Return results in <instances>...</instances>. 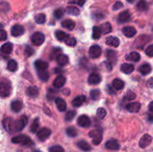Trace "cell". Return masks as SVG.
Listing matches in <instances>:
<instances>
[{
	"instance_id": "cell-1",
	"label": "cell",
	"mask_w": 153,
	"mask_h": 152,
	"mask_svg": "<svg viewBox=\"0 0 153 152\" xmlns=\"http://www.w3.org/2000/svg\"><path fill=\"white\" fill-rule=\"evenodd\" d=\"M12 87L11 83L9 80L2 79L0 80V97L1 98H6L10 95Z\"/></svg>"
},
{
	"instance_id": "cell-2",
	"label": "cell",
	"mask_w": 153,
	"mask_h": 152,
	"mask_svg": "<svg viewBox=\"0 0 153 152\" xmlns=\"http://www.w3.org/2000/svg\"><path fill=\"white\" fill-rule=\"evenodd\" d=\"M12 142L15 144H19L23 146H32L34 145V142L31 140L30 137L26 135H19L17 137H14L11 139Z\"/></svg>"
},
{
	"instance_id": "cell-3",
	"label": "cell",
	"mask_w": 153,
	"mask_h": 152,
	"mask_svg": "<svg viewBox=\"0 0 153 152\" xmlns=\"http://www.w3.org/2000/svg\"><path fill=\"white\" fill-rule=\"evenodd\" d=\"M89 137L92 138L93 143L95 145H98L102 140V131L100 129H95L90 131Z\"/></svg>"
},
{
	"instance_id": "cell-4",
	"label": "cell",
	"mask_w": 153,
	"mask_h": 152,
	"mask_svg": "<svg viewBox=\"0 0 153 152\" xmlns=\"http://www.w3.org/2000/svg\"><path fill=\"white\" fill-rule=\"evenodd\" d=\"M2 126L6 131L13 133L15 131V121L11 118H5L2 121Z\"/></svg>"
},
{
	"instance_id": "cell-5",
	"label": "cell",
	"mask_w": 153,
	"mask_h": 152,
	"mask_svg": "<svg viewBox=\"0 0 153 152\" xmlns=\"http://www.w3.org/2000/svg\"><path fill=\"white\" fill-rule=\"evenodd\" d=\"M27 124H28V117L25 115L22 116L20 119L15 121V131H21Z\"/></svg>"
},
{
	"instance_id": "cell-6",
	"label": "cell",
	"mask_w": 153,
	"mask_h": 152,
	"mask_svg": "<svg viewBox=\"0 0 153 152\" xmlns=\"http://www.w3.org/2000/svg\"><path fill=\"white\" fill-rule=\"evenodd\" d=\"M45 36L41 32H35L31 36V42L36 46H40L44 43Z\"/></svg>"
},
{
	"instance_id": "cell-7",
	"label": "cell",
	"mask_w": 153,
	"mask_h": 152,
	"mask_svg": "<svg viewBox=\"0 0 153 152\" xmlns=\"http://www.w3.org/2000/svg\"><path fill=\"white\" fill-rule=\"evenodd\" d=\"M152 142V137L149 134H144L139 141V146L141 148H145L149 146Z\"/></svg>"
},
{
	"instance_id": "cell-8",
	"label": "cell",
	"mask_w": 153,
	"mask_h": 152,
	"mask_svg": "<svg viewBox=\"0 0 153 152\" xmlns=\"http://www.w3.org/2000/svg\"><path fill=\"white\" fill-rule=\"evenodd\" d=\"M77 122L79 126L82 127V128H88V127L91 126V119L87 115H82V116H79L78 118Z\"/></svg>"
},
{
	"instance_id": "cell-9",
	"label": "cell",
	"mask_w": 153,
	"mask_h": 152,
	"mask_svg": "<svg viewBox=\"0 0 153 152\" xmlns=\"http://www.w3.org/2000/svg\"><path fill=\"white\" fill-rule=\"evenodd\" d=\"M102 55V49L98 45H94L89 49V55L92 58H98Z\"/></svg>"
},
{
	"instance_id": "cell-10",
	"label": "cell",
	"mask_w": 153,
	"mask_h": 152,
	"mask_svg": "<svg viewBox=\"0 0 153 152\" xmlns=\"http://www.w3.org/2000/svg\"><path fill=\"white\" fill-rule=\"evenodd\" d=\"M37 135L40 141H45L51 135V131L47 128H43L37 132Z\"/></svg>"
},
{
	"instance_id": "cell-11",
	"label": "cell",
	"mask_w": 153,
	"mask_h": 152,
	"mask_svg": "<svg viewBox=\"0 0 153 152\" xmlns=\"http://www.w3.org/2000/svg\"><path fill=\"white\" fill-rule=\"evenodd\" d=\"M11 35L13 37H19L25 33V28L20 25H15L11 28Z\"/></svg>"
},
{
	"instance_id": "cell-12",
	"label": "cell",
	"mask_w": 153,
	"mask_h": 152,
	"mask_svg": "<svg viewBox=\"0 0 153 152\" xmlns=\"http://www.w3.org/2000/svg\"><path fill=\"white\" fill-rule=\"evenodd\" d=\"M106 57H107V59L109 63L111 65H113L117 63V55L116 52L113 50H111V49H108L106 51Z\"/></svg>"
},
{
	"instance_id": "cell-13",
	"label": "cell",
	"mask_w": 153,
	"mask_h": 152,
	"mask_svg": "<svg viewBox=\"0 0 153 152\" xmlns=\"http://www.w3.org/2000/svg\"><path fill=\"white\" fill-rule=\"evenodd\" d=\"M105 148L108 150L117 151L120 148V145L119 142L116 139H110L106 142Z\"/></svg>"
},
{
	"instance_id": "cell-14",
	"label": "cell",
	"mask_w": 153,
	"mask_h": 152,
	"mask_svg": "<svg viewBox=\"0 0 153 152\" xmlns=\"http://www.w3.org/2000/svg\"><path fill=\"white\" fill-rule=\"evenodd\" d=\"M101 76L97 73H92L88 77V83L91 85H97L101 82Z\"/></svg>"
},
{
	"instance_id": "cell-15",
	"label": "cell",
	"mask_w": 153,
	"mask_h": 152,
	"mask_svg": "<svg viewBox=\"0 0 153 152\" xmlns=\"http://www.w3.org/2000/svg\"><path fill=\"white\" fill-rule=\"evenodd\" d=\"M140 107H141L140 103L135 101V102H131L127 104L126 109L127 110H128L131 113H137L140 110Z\"/></svg>"
},
{
	"instance_id": "cell-16",
	"label": "cell",
	"mask_w": 153,
	"mask_h": 152,
	"mask_svg": "<svg viewBox=\"0 0 153 152\" xmlns=\"http://www.w3.org/2000/svg\"><path fill=\"white\" fill-rule=\"evenodd\" d=\"M131 19V13L128 10L121 12L118 16V22L120 23H123V22H128Z\"/></svg>"
},
{
	"instance_id": "cell-17",
	"label": "cell",
	"mask_w": 153,
	"mask_h": 152,
	"mask_svg": "<svg viewBox=\"0 0 153 152\" xmlns=\"http://www.w3.org/2000/svg\"><path fill=\"white\" fill-rule=\"evenodd\" d=\"M123 33L124 35L126 37L131 38V37H134V36L135 35L136 33H137V31H136V29L134 27L126 26L124 27L123 29Z\"/></svg>"
},
{
	"instance_id": "cell-18",
	"label": "cell",
	"mask_w": 153,
	"mask_h": 152,
	"mask_svg": "<svg viewBox=\"0 0 153 152\" xmlns=\"http://www.w3.org/2000/svg\"><path fill=\"white\" fill-rule=\"evenodd\" d=\"M106 44L108 45V46H114V47H117L120 45V40L116 37H113V36H110V37H107L106 38Z\"/></svg>"
},
{
	"instance_id": "cell-19",
	"label": "cell",
	"mask_w": 153,
	"mask_h": 152,
	"mask_svg": "<svg viewBox=\"0 0 153 152\" xmlns=\"http://www.w3.org/2000/svg\"><path fill=\"white\" fill-rule=\"evenodd\" d=\"M66 82V78L63 75L57 76L56 78L53 81V86L56 88H61L64 85Z\"/></svg>"
},
{
	"instance_id": "cell-20",
	"label": "cell",
	"mask_w": 153,
	"mask_h": 152,
	"mask_svg": "<svg viewBox=\"0 0 153 152\" xmlns=\"http://www.w3.org/2000/svg\"><path fill=\"white\" fill-rule=\"evenodd\" d=\"M25 92H26V95H28V96L31 97V98H34V97L38 95L39 89L37 86H28V87L27 88Z\"/></svg>"
},
{
	"instance_id": "cell-21",
	"label": "cell",
	"mask_w": 153,
	"mask_h": 152,
	"mask_svg": "<svg viewBox=\"0 0 153 152\" xmlns=\"http://www.w3.org/2000/svg\"><path fill=\"white\" fill-rule=\"evenodd\" d=\"M13 50V45L10 43H6L0 48V52L4 55H10Z\"/></svg>"
},
{
	"instance_id": "cell-22",
	"label": "cell",
	"mask_w": 153,
	"mask_h": 152,
	"mask_svg": "<svg viewBox=\"0 0 153 152\" xmlns=\"http://www.w3.org/2000/svg\"><path fill=\"white\" fill-rule=\"evenodd\" d=\"M120 69L122 71V72L125 73L126 75L131 74V72H133L134 69V65L130 63H123L121 65Z\"/></svg>"
},
{
	"instance_id": "cell-23",
	"label": "cell",
	"mask_w": 153,
	"mask_h": 152,
	"mask_svg": "<svg viewBox=\"0 0 153 152\" xmlns=\"http://www.w3.org/2000/svg\"><path fill=\"white\" fill-rule=\"evenodd\" d=\"M55 104H56L57 107H58L59 111L64 112L67 109V103L63 98H57L55 99Z\"/></svg>"
},
{
	"instance_id": "cell-24",
	"label": "cell",
	"mask_w": 153,
	"mask_h": 152,
	"mask_svg": "<svg viewBox=\"0 0 153 152\" xmlns=\"http://www.w3.org/2000/svg\"><path fill=\"white\" fill-rule=\"evenodd\" d=\"M126 59L127 61H132V62H137V61H140V54L137 53V52H130L129 54L126 55Z\"/></svg>"
},
{
	"instance_id": "cell-25",
	"label": "cell",
	"mask_w": 153,
	"mask_h": 152,
	"mask_svg": "<svg viewBox=\"0 0 153 152\" xmlns=\"http://www.w3.org/2000/svg\"><path fill=\"white\" fill-rule=\"evenodd\" d=\"M86 100V97L85 95H79L77 96L76 98H75L72 101V104H73V107H79Z\"/></svg>"
},
{
	"instance_id": "cell-26",
	"label": "cell",
	"mask_w": 153,
	"mask_h": 152,
	"mask_svg": "<svg viewBox=\"0 0 153 152\" xmlns=\"http://www.w3.org/2000/svg\"><path fill=\"white\" fill-rule=\"evenodd\" d=\"M10 108L15 113H19L22 108V103L18 100L12 101L11 104H10Z\"/></svg>"
},
{
	"instance_id": "cell-27",
	"label": "cell",
	"mask_w": 153,
	"mask_h": 152,
	"mask_svg": "<svg viewBox=\"0 0 153 152\" xmlns=\"http://www.w3.org/2000/svg\"><path fill=\"white\" fill-rule=\"evenodd\" d=\"M139 71L143 75H146L149 74L152 71V67L149 63H144L139 67Z\"/></svg>"
},
{
	"instance_id": "cell-28",
	"label": "cell",
	"mask_w": 153,
	"mask_h": 152,
	"mask_svg": "<svg viewBox=\"0 0 153 152\" xmlns=\"http://www.w3.org/2000/svg\"><path fill=\"white\" fill-rule=\"evenodd\" d=\"M48 63L42 60H37L34 62V66L37 70H46L48 68Z\"/></svg>"
},
{
	"instance_id": "cell-29",
	"label": "cell",
	"mask_w": 153,
	"mask_h": 152,
	"mask_svg": "<svg viewBox=\"0 0 153 152\" xmlns=\"http://www.w3.org/2000/svg\"><path fill=\"white\" fill-rule=\"evenodd\" d=\"M77 146L84 151H90L91 150V147L88 142L85 140H81L77 143Z\"/></svg>"
},
{
	"instance_id": "cell-30",
	"label": "cell",
	"mask_w": 153,
	"mask_h": 152,
	"mask_svg": "<svg viewBox=\"0 0 153 152\" xmlns=\"http://www.w3.org/2000/svg\"><path fill=\"white\" fill-rule=\"evenodd\" d=\"M124 82L119 78H116L112 81V86L116 90H121L124 87Z\"/></svg>"
},
{
	"instance_id": "cell-31",
	"label": "cell",
	"mask_w": 153,
	"mask_h": 152,
	"mask_svg": "<svg viewBox=\"0 0 153 152\" xmlns=\"http://www.w3.org/2000/svg\"><path fill=\"white\" fill-rule=\"evenodd\" d=\"M37 75L42 81H47L49 79V74L46 70H37Z\"/></svg>"
},
{
	"instance_id": "cell-32",
	"label": "cell",
	"mask_w": 153,
	"mask_h": 152,
	"mask_svg": "<svg viewBox=\"0 0 153 152\" xmlns=\"http://www.w3.org/2000/svg\"><path fill=\"white\" fill-rule=\"evenodd\" d=\"M61 25H62L64 28H67V29L68 30H73V28H75L76 24H75L74 21L71 20V19H65V20H64L62 22H61Z\"/></svg>"
},
{
	"instance_id": "cell-33",
	"label": "cell",
	"mask_w": 153,
	"mask_h": 152,
	"mask_svg": "<svg viewBox=\"0 0 153 152\" xmlns=\"http://www.w3.org/2000/svg\"><path fill=\"white\" fill-rule=\"evenodd\" d=\"M66 13L72 16H79L80 14V10L79 8L74 6H69L66 9Z\"/></svg>"
},
{
	"instance_id": "cell-34",
	"label": "cell",
	"mask_w": 153,
	"mask_h": 152,
	"mask_svg": "<svg viewBox=\"0 0 153 152\" xmlns=\"http://www.w3.org/2000/svg\"><path fill=\"white\" fill-rule=\"evenodd\" d=\"M136 7H137V10H140V11H146V10H147L148 8H149V6H148V4L146 3V1H145V0H140V1L137 2Z\"/></svg>"
},
{
	"instance_id": "cell-35",
	"label": "cell",
	"mask_w": 153,
	"mask_h": 152,
	"mask_svg": "<svg viewBox=\"0 0 153 152\" xmlns=\"http://www.w3.org/2000/svg\"><path fill=\"white\" fill-rule=\"evenodd\" d=\"M100 29H101V31L102 34H108V33L111 32L112 27L109 22H105V23H103L102 25L100 26Z\"/></svg>"
},
{
	"instance_id": "cell-36",
	"label": "cell",
	"mask_w": 153,
	"mask_h": 152,
	"mask_svg": "<svg viewBox=\"0 0 153 152\" xmlns=\"http://www.w3.org/2000/svg\"><path fill=\"white\" fill-rule=\"evenodd\" d=\"M56 59H57V62H58V63L61 66L66 65L69 61L68 57L65 55H62V54L58 55V58H57Z\"/></svg>"
},
{
	"instance_id": "cell-37",
	"label": "cell",
	"mask_w": 153,
	"mask_h": 152,
	"mask_svg": "<svg viewBox=\"0 0 153 152\" xmlns=\"http://www.w3.org/2000/svg\"><path fill=\"white\" fill-rule=\"evenodd\" d=\"M68 37V34L63 31L58 30V31H57L56 32H55V37H56L57 40H59V41H64V40H65Z\"/></svg>"
},
{
	"instance_id": "cell-38",
	"label": "cell",
	"mask_w": 153,
	"mask_h": 152,
	"mask_svg": "<svg viewBox=\"0 0 153 152\" xmlns=\"http://www.w3.org/2000/svg\"><path fill=\"white\" fill-rule=\"evenodd\" d=\"M17 63H16V61H14V60H10V61H9L8 63H7V68L9 71L15 72L17 69Z\"/></svg>"
},
{
	"instance_id": "cell-39",
	"label": "cell",
	"mask_w": 153,
	"mask_h": 152,
	"mask_svg": "<svg viewBox=\"0 0 153 152\" xmlns=\"http://www.w3.org/2000/svg\"><path fill=\"white\" fill-rule=\"evenodd\" d=\"M66 134L70 137H76L78 135V131L75 127H69L66 131Z\"/></svg>"
},
{
	"instance_id": "cell-40",
	"label": "cell",
	"mask_w": 153,
	"mask_h": 152,
	"mask_svg": "<svg viewBox=\"0 0 153 152\" xmlns=\"http://www.w3.org/2000/svg\"><path fill=\"white\" fill-rule=\"evenodd\" d=\"M34 20L37 24H44L46 22V15L43 13H39L35 16Z\"/></svg>"
},
{
	"instance_id": "cell-41",
	"label": "cell",
	"mask_w": 153,
	"mask_h": 152,
	"mask_svg": "<svg viewBox=\"0 0 153 152\" xmlns=\"http://www.w3.org/2000/svg\"><path fill=\"white\" fill-rule=\"evenodd\" d=\"M101 29L98 26H94L93 28V38L95 40H98L101 37Z\"/></svg>"
},
{
	"instance_id": "cell-42",
	"label": "cell",
	"mask_w": 153,
	"mask_h": 152,
	"mask_svg": "<svg viewBox=\"0 0 153 152\" xmlns=\"http://www.w3.org/2000/svg\"><path fill=\"white\" fill-rule=\"evenodd\" d=\"M39 127V119L37 118V119H34L33 121L32 124H31V127H30V131H31V133H35L37 131V128Z\"/></svg>"
},
{
	"instance_id": "cell-43",
	"label": "cell",
	"mask_w": 153,
	"mask_h": 152,
	"mask_svg": "<svg viewBox=\"0 0 153 152\" xmlns=\"http://www.w3.org/2000/svg\"><path fill=\"white\" fill-rule=\"evenodd\" d=\"M97 116L100 119H103L106 116V110L103 107H100L97 111Z\"/></svg>"
},
{
	"instance_id": "cell-44",
	"label": "cell",
	"mask_w": 153,
	"mask_h": 152,
	"mask_svg": "<svg viewBox=\"0 0 153 152\" xmlns=\"http://www.w3.org/2000/svg\"><path fill=\"white\" fill-rule=\"evenodd\" d=\"M76 111H73V110H70V111H68L65 115V120L67 121V122H70V121L73 120V119L76 116Z\"/></svg>"
},
{
	"instance_id": "cell-45",
	"label": "cell",
	"mask_w": 153,
	"mask_h": 152,
	"mask_svg": "<svg viewBox=\"0 0 153 152\" xmlns=\"http://www.w3.org/2000/svg\"><path fill=\"white\" fill-rule=\"evenodd\" d=\"M64 41H65L66 44L69 46H75L76 45V43H77L76 38L73 37H68Z\"/></svg>"
},
{
	"instance_id": "cell-46",
	"label": "cell",
	"mask_w": 153,
	"mask_h": 152,
	"mask_svg": "<svg viewBox=\"0 0 153 152\" xmlns=\"http://www.w3.org/2000/svg\"><path fill=\"white\" fill-rule=\"evenodd\" d=\"M100 91L99 89H93L91 92V97L93 100H98L100 98Z\"/></svg>"
},
{
	"instance_id": "cell-47",
	"label": "cell",
	"mask_w": 153,
	"mask_h": 152,
	"mask_svg": "<svg viewBox=\"0 0 153 152\" xmlns=\"http://www.w3.org/2000/svg\"><path fill=\"white\" fill-rule=\"evenodd\" d=\"M135 98L136 95L132 91H128L125 96H124V99L126 100V101H131V100H134Z\"/></svg>"
},
{
	"instance_id": "cell-48",
	"label": "cell",
	"mask_w": 153,
	"mask_h": 152,
	"mask_svg": "<svg viewBox=\"0 0 153 152\" xmlns=\"http://www.w3.org/2000/svg\"><path fill=\"white\" fill-rule=\"evenodd\" d=\"M49 152H64V149L61 145H54L49 148Z\"/></svg>"
},
{
	"instance_id": "cell-49",
	"label": "cell",
	"mask_w": 153,
	"mask_h": 152,
	"mask_svg": "<svg viewBox=\"0 0 153 152\" xmlns=\"http://www.w3.org/2000/svg\"><path fill=\"white\" fill-rule=\"evenodd\" d=\"M24 52H25V55H26L27 57H31V55H34V50L31 47V46H26L25 48V51H24Z\"/></svg>"
},
{
	"instance_id": "cell-50",
	"label": "cell",
	"mask_w": 153,
	"mask_h": 152,
	"mask_svg": "<svg viewBox=\"0 0 153 152\" xmlns=\"http://www.w3.org/2000/svg\"><path fill=\"white\" fill-rule=\"evenodd\" d=\"M54 16H55V17L56 18V19H61V18H62L63 16H64V11H63L61 9H57V10H55V12H54Z\"/></svg>"
},
{
	"instance_id": "cell-51",
	"label": "cell",
	"mask_w": 153,
	"mask_h": 152,
	"mask_svg": "<svg viewBox=\"0 0 153 152\" xmlns=\"http://www.w3.org/2000/svg\"><path fill=\"white\" fill-rule=\"evenodd\" d=\"M145 53H146V55H147V56L151 57V58L153 57V44L149 45V46L146 48V50H145Z\"/></svg>"
},
{
	"instance_id": "cell-52",
	"label": "cell",
	"mask_w": 153,
	"mask_h": 152,
	"mask_svg": "<svg viewBox=\"0 0 153 152\" xmlns=\"http://www.w3.org/2000/svg\"><path fill=\"white\" fill-rule=\"evenodd\" d=\"M7 39V32L4 30L0 29V41H4Z\"/></svg>"
},
{
	"instance_id": "cell-53",
	"label": "cell",
	"mask_w": 153,
	"mask_h": 152,
	"mask_svg": "<svg viewBox=\"0 0 153 152\" xmlns=\"http://www.w3.org/2000/svg\"><path fill=\"white\" fill-rule=\"evenodd\" d=\"M123 7V4L121 1H117V2H115V4H114L113 10H119V9L122 8Z\"/></svg>"
},
{
	"instance_id": "cell-54",
	"label": "cell",
	"mask_w": 153,
	"mask_h": 152,
	"mask_svg": "<svg viewBox=\"0 0 153 152\" xmlns=\"http://www.w3.org/2000/svg\"><path fill=\"white\" fill-rule=\"evenodd\" d=\"M61 52V49H53V51H52V54H51V59H55V54H58V55H59V53Z\"/></svg>"
},
{
	"instance_id": "cell-55",
	"label": "cell",
	"mask_w": 153,
	"mask_h": 152,
	"mask_svg": "<svg viewBox=\"0 0 153 152\" xmlns=\"http://www.w3.org/2000/svg\"><path fill=\"white\" fill-rule=\"evenodd\" d=\"M94 17L97 19H102L104 18V15H102V13H95L94 14Z\"/></svg>"
},
{
	"instance_id": "cell-56",
	"label": "cell",
	"mask_w": 153,
	"mask_h": 152,
	"mask_svg": "<svg viewBox=\"0 0 153 152\" xmlns=\"http://www.w3.org/2000/svg\"><path fill=\"white\" fill-rule=\"evenodd\" d=\"M72 2H73V3H77L79 5L82 6L84 4H85V0H75V1H72Z\"/></svg>"
},
{
	"instance_id": "cell-57",
	"label": "cell",
	"mask_w": 153,
	"mask_h": 152,
	"mask_svg": "<svg viewBox=\"0 0 153 152\" xmlns=\"http://www.w3.org/2000/svg\"><path fill=\"white\" fill-rule=\"evenodd\" d=\"M149 111L152 112V113H153V101H151V102L149 103Z\"/></svg>"
},
{
	"instance_id": "cell-58",
	"label": "cell",
	"mask_w": 153,
	"mask_h": 152,
	"mask_svg": "<svg viewBox=\"0 0 153 152\" xmlns=\"http://www.w3.org/2000/svg\"><path fill=\"white\" fill-rule=\"evenodd\" d=\"M148 121L150 122H153V116H152V115H149V117H148Z\"/></svg>"
},
{
	"instance_id": "cell-59",
	"label": "cell",
	"mask_w": 153,
	"mask_h": 152,
	"mask_svg": "<svg viewBox=\"0 0 153 152\" xmlns=\"http://www.w3.org/2000/svg\"><path fill=\"white\" fill-rule=\"evenodd\" d=\"M149 86L153 87V78H151L150 80H149Z\"/></svg>"
},
{
	"instance_id": "cell-60",
	"label": "cell",
	"mask_w": 153,
	"mask_h": 152,
	"mask_svg": "<svg viewBox=\"0 0 153 152\" xmlns=\"http://www.w3.org/2000/svg\"><path fill=\"white\" fill-rule=\"evenodd\" d=\"M126 1L129 3H133L134 1V0H126Z\"/></svg>"
},
{
	"instance_id": "cell-61",
	"label": "cell",
	"mask_w": 153,
	"mask_h": 152,
	"mask_svg": "<svg viewBox=\"0 0 153 152\" xmlns=\"http://www.w3.org/2000/svg\"><path fill=\"white\" fill-rule=\"evenodd\" d=\"M34 152H40V151H34Z\"/></svg>"
}]
</instances>
